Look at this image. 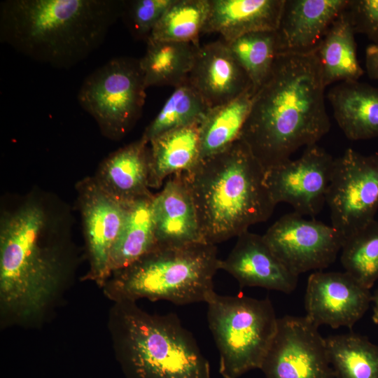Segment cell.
Listing matches in <instances>:
<instances>
[{
  "label": "cell",
  "mask_w": 378,
  "mask_h": 378,
  "mask_svg": "<svg viewBox=\"0 0 378 378\" xmlns=\"http://www.w3.org/2000/svg\"><path fill=\"white\" fill-rule=\"evenodd\" d=\"M53 199L31 194L0 222V298L20 321L37 318L69 270L70 221Z\"/></svg>",
  "instance_id": "cell-1"
},
{
  "label": "cell",
  "mask_w": 378,
  "mask_h": 378,
  "mask_svg": "<svg viewBox=\"0 0 378 378\" xmlns=\"http://www.w3.org/2000/svg\"><path fill=\"white\" fill-rule=\"evenodd\" d=\"M324 85L315 50L279 54L256 92L240 138L266 170L316 145L330 130Z\"/></svg>",
  "instance_id": "cell-2"
},
{
  "label": "cell",
  "mask_w": 378,
  "mask_h": 378,
  "mask_svg": "<svg viewBox=\"0 0 378 378\" xmlns=\"http://www.w3.org/2000/svg\"><path fill=\"white\" fill-rule=\"evenodd\" d=\"M123 0H6L0 42L36 62L68 69L104 43Z\"/></svg>",
  "instance_id": "cell-3"
},
{
  "label": "cell",
  "mask_w": 378,
  "mask_h": 378,
  "mask_svg": "<svg viewBox=\"0 0 378 378\" xmlns=\"http://www.w3.org/2000/svg\"><path fill=\"white\" fill-rule=\"evenodd\" d=\"M183 174L208 244L237 237L267 220L276 205L265 182V169L241 139Z\"/></svg>",
  "instance_id": "cell-4"
},
{
  "label": "cell",
  "mask_w": 378,
  "mask_h": 378,
  "mask_svg": "<svg viewBox=\"0 0 378 378\" xmlns=\"http://www.w3.org/2000/svg\"><path fill=\"white\" fill-rule=\"evenodd\" d=\"M135 301L112 312L115 351L127 378H211L210 365L176 314H150Z\"/></svg>",
  "instance_id": "cell-5"
},
{
  "label": "cell",
  "mask_w": 378,
  "mask_h": 378,
  "mask_svg": "<svg viewBox=\"0 0 378 378\" xmlns=\"http://www.w3.org/2000/svg\"><path fill=\"white\" fill-rule=\"evenodd\" d=\"M216 245L204 241L180 247H157L116 271L112 293L117 301L164 300L183 305L206 302L214 292L220 270Z\"/></svg>",
  "instance_id": "cell-6"
},
{
  "label": "cell",
  "mask_w": 378,
  "mask_h": 378,
  "mask_svg": "<svg viewBox=\"0 0 378 378\" xmlns=\"http://www.w3.org/2000/svg\"><path fill=\"white\" fill-rule=\"evenodd\" d=\"M206 303L223 378H239L260 370L277 330L278 318L270 298L221 295L214 291Z\"/></svg>",
  "instance_id": "cell-7"
},
{
  "label": "cell",
  "mask_w": 378,
  "mask_h": 378,
  "mask_svg": "<svg viewBox=\"0 0 378 378\" xmlns=\"http://www.w3.org/2000/svg\"><path fill=\"white\" fill-rule=\"evenodd\" d=\"M146 89L139 59L120 57L88 75L77 97L80 106L94 118L102 134L118 140L126 135L140 118Z\"/></svg>",
  "instance_id": "cell-8"
},
{
  "label": "cell",
  "mask_w": 378,
  "mask_h": 378,
  "mask_svg": "<svg viewBox=\"0 0 378 378\" xmlns=\"http://www.w3.org/2000/svg\"><path fill=\"white\" fill-rule=\"evenodd\" d=\"M326 204L331 225L344 241L374 220L378 211V153L352 148L335 159Z\"/></svg>",
  "instance_id": "cell-9"
},
{
  "label": "cell",
  "mask_w": 378,
  "mask_h": 378,
  "mask_svg": "<svg viewBox=\"0 0 378 378\" xmlns=\"http://www.w3.org/2000/svg\"><path fill=\"white\" fill-rule=\"evenodd\" d=\"M305 316L278 318L260 370L265 378H334L325 338Z\"/></svg>",
  "instance_id": "cell-10"
},
{
  "label": "cell",
  "mask_w": 378,
  "mask_h": 378,
  "mask_svg": "<svg viewBox=\"0 0 378 378\" xmlns=\"http://www.w3.org/2000/svg\"><path fill=\"white\" fill-rule=\"evenodd\" d=\"M262 237L276 256L298 276L330 266L343 244L332 225L305 219L294 211L282 216Z\"/></svg>",
  "instance_id": "cell-11"
},
{
  "label": "cell",
  "mask_w": 378,
  "mask_h": 378,
  "mask_svg": "<svg viewBox=\"0 0 378 378\" xmlns=\"http://www.w3.org/2000/svg\"><path fill=\"white\" fill-rule=\"evenodd\" d=\"M334 162L316 144L299 158L266 170L265 182L274 203H288L295 213L314 217L326 204Z\"/></svg>",
  "instance_id": "cell-12"
},
{
  "label": "cell",
  "mask_w": 378,
  "mask_h": 378,
  "mask_svg": "<svg viewBox=\"0 0 378 378\" xmlns=\"http://www.w3.org/2000/svg\"><path fill=\"white\" fill-rule=\"evenodd\" d=\"M77 188L90 274L102 284L111 274L110 253L123 227L129 202L109 195L94 177L85 178Z\"/></svg>",
  "instance_id": "cell-13"
},
{
  "label": "cell",
  "mask_w": 378,
  "mask_h": 378,
  "mask_svg": "<svg viewBox=\"0 0 378 378\" xmlns=\"http://www.w3.org/2000/svg\"><path fill=\"white\" fill-rule=\"evenodd\" d=\"M372 300L370 290L347 272L317 271L308 278L305 316L314 325L351 329Z\"/></svg>",
  "instance_id": "cell-14"
},
{
  "label": "cell",
  "mask_w": 378,
  "mask_h": 378,
  "mask_svg": "<svg viewBox=\"0 0 378 378\" xmlns=\"http://www.w3.org/2000/svg\"><path fill=\"white\" fill-rule=\"evenodd\" d=\"M220 270L231 274L242 287H261L289 294L297 287L298 276L276 256L262 235L248 230L237 237L234 246Z\"/></svg>",
  "instance_id": "cell-15"
},
{
  "label": "cell",
  "mask_w": 378,
  "mask_h": 378,
  "mask_svg": "<svg viewBox=\"0 0 378 378\" xmlns=\"http://www.w3.org/2000/svg\"><path fill=\"white\" fill-rule=\"evenodd\" d=\"M188 81L209 108L237 98L252 86L223 40L200 46Z\"/></svg>",
  "instance_id": "cell-16"
},
{
  "label": "cell",
  "mask_w": 378,
  "mask_h": 378,
  "mask_svg": "<svg viewBox=\"0 0 378 378\" xmlns=\"http://www.w3.org/2000/svg\"><path fill=\"white\" fill-rule=\"evenodd\" d=\"M349 0H285L276 31L278 55L316 50Z\"/></svg>",
  "instance_id": "cell-17"
},
{
  "label": "cell",
  "mask_w": 378,
  "mask_h": 378,
  "mask_svg": "<svg viewBox=\"0 0 378 378\" xmlns=\"http://www.w3.org/2000/svg\"><path fill=\"white\" fill-rule=\"evenodd\" d=\"M152 208L157 247H180L203 241L195 206L183 173L167 180L154 195Z\"/></svg>",
  "instance_id": "cell-18"
},
{
  "label": "cell",
  "mask_w": 378,
  "mask_h": 378,
  "mask_svg": "<svg viewBox=\"0 0 378 378\" xmlns=\"http://www.w3.org/2000/svg\"><path fill=\"white\" fill-rule=\"evenodd\" d=\"M149 143L142 136L105 158L94 177L115 199L130 202L152 195L149 186Z\"/></svg>",
  "instance_id": "cell-19"
},
{
  "label": "cell",
  "mask_w": 378,
  "mask_h": 378,
  "mask_svg": "<svg viewBox=\"0 0 378 378\" xmlns=\"http://www.w3.org/2000/svg\"><path fill=\"white\" fill-rule=\"evenodd\" d=\"M284 1L209 0L202 34H219L228 43L250 32L276 30Z\"/></svg>",
  "instance_id": "cell-20"
},
{
  "label": "cell",
  "mask_w": 378,
  "mask_h": 378,
  "mask_svg": "<svg viewBox=\"0 0 378 378\" xmlns=\"http://www.w3.org/2000/svg\"><path fill=\"white\" fill-rule=\"evenodd\" d=\"M328 99L347 139L378 137V88L358 80L340 82L329 90Z\"/></svg>",
  "instance_id": "cell-21"
},
{
  "label": "cell",
  "mask_w": 378,
  "mask_h": 378,
  "mask_svg": "<svg viewBox=\"0 0 378 378\" xmlns=\"http://www.w3.org/2000/svg\"><path fill=\"white\" fill-rule=\"evenodd\" d=\"M200 123L167 131L149 141V186L192 169L200 160Z\"/></svg>",
  "instance_id": "cell-22"
},
{
  "label": "cell",
  "mask_w": 378,
  "mask_h": 378,
  "mask_svg": "<svg viewBox=\"0 0 378 378\" xmlns=\"http://www.w3.org/2000/svg\"><path fill=\"white\" fill-rule=\"evenodd\" d=\"M355 34L345 9L316 48L326 87L337 81H357L364 74L357 57Z\"/></svg>",
  "instance_id": "cell-23"
},
{
  "label": "cell",
  "mask_w": 378,
  "mask_h": 378,
  "mask_svg": "<svg viewBox=\"0 0 378 378\" xmlns=\"http://www.w3.org/2000/svg\"><path fill=\"white\" fill-rule=\"evenodd\" d=\"M255 93L251 86L237 98L209 108L200 123V160L223 151L239 139Z\"/></svg>",
  "instance_id": "cell-24"
},
{
  "label": "cell",
  "mask_w": 378,
  "mask_h": 378,
  "mask_svg": "<svg viewBox=\"0 0 378 378\" xmlns=\"http://www.w3.org/2000/svg\"><path fill=\"white\" fill-rule=\"evenodd\" d=\"M152 194L128 203L122 230L109 257L111 273L122 270L157 248Z\"/></svg>",
  "instance_id": "cell-25"
},
{
  "label": "cell",
  "mask_w": 378,
  "mask_h": 378,
  "mask_svg": "<svg viewBox=\"0 0 378 378\" xmlns=\"http://www.w3.org/2000/svg\"><path fill=\"white\" fill-rule=\"evenodd\" d=\"M139 59L146 88L171 85L176 88L188 80L200 45L170 41L148 40Z\"/></svg>",
  "instance_id": "cell-26"
},
{
  "label": "cell",
  "mask_w": 378,
  "mask_h": 378,
  "mask_svg": "<svg viewBox=\"0 0 378 378\" xmlns=\"http://www.w3.org/2000/svg\"><path fill=\"white\" fill-rule=\"evenodd\" d=\"M325 340L334 378H378V345L353 332Z\"/></svg>",
  "instance_id": "cell-27"
},
{
  "label": "cell",
  "mask_w": 378,
  "mask_h": 378,
  "mask_svg": "<svg viewBox=\"0 0 378 378\" xmlns=\"http://www.w3.org/2000/svg\"><path fill=\"white\" fill-rule=\"evenodd\" d=\"M227 43L256 92L270 76L278 55L276 30L250 32Z\"/></svg>",
  "instance_id": "cell-28"
},
{
  "label": "cell",
  "mask_w": 378,
  "mask_h": 378,
  "mask_svg": "<svg viewBox=\"0 0 378 378\" xmlns=\"http://www.w3.org/2000/svg\"><path fill=\"white\" fill-rule=\"evenodd\" d=\"M209 11V0H174L153 29L148 40L199 45Z\"/></svg>",
  "instance_id": "cell-29"
},
{
  "label": "cell",
  "mask_w": 378,
  "mask_h": 378,
  "mask_svg": "<svg viewBox=\"0 0 378 378\" xmlns=\"http://www.w3.org/2000/svg\"><path fill=\"white\" fill-rule=\"evenodd\" d=\"M209 108L188 80L174 88L158 113L145 129L142 137L149 143L167 131L200 122Z\"/></svg>",
  "instance_id": "cell-30"
},
{
  "label": "cell",
  "mask_w": 378,
  "mask_h": 378,
  "mask_svg": "<svg viewBox=\"0 0 378 378\" xmlns=\"http://www.w3.org/2000/svg\"><path fill=\"white\" fill-rule=\"evenodd\" d=\"M341 250L345 272L370 290L378 280V220L374 219L346 239Z\"/></svg>",
  "instance_id": "cell-31"
},
{
  "label": "cell",
  "mask_w": 378,
  "mask_h": 378,
  "mask_svg": "<svg viewBox=\"0 0 378 378\" xmlns=\"http://www.w3.org/2000/svg\"><path fill=\"white\" fill-rule=\"evenodd\" d=\"M174 1H125L120 18L133 38L146 43L157 23Z\"/></svg>",
  "instance_id": "cell-32"
},
{
  "label": "cell",
  "mask_w": 378,
  "mask_h": 378,
  "mask_svg": "<svg viewBox=\"0 0 378 378\" xmlns=\"http://www.w3.org/2000/svg\"><path fill=\"white\" fill-rule=\"evenodd\" d=\"M346 11L355 33L378 44V0H349Z\"/></svg>",
  "instance_id": "cell-33"
},
{
  "label": "cell",
  "mask_w": 378,
  "mask_h": 378,
  "mask_svg": "<svg viewBox=\"0 0 378 378\" xmlns=\"http://www.w3.org/2000/svg\"><path fill=\"white\" fill-rule=\"evenodd\" d=\"M365 68L369 78L378 80V44L371 43L366 48Z\"/></svg>",
  "instance_id": "cell-34"
},
{
  "label": "cell",
  "mask_w": 378,
  "mask_h": 378,
  "mask_svg": "<svg viewBox=\"0 0 378 378\" xmlns=\"http://www.w3.org/2000/svg\"><path fill=\"white\" fill-rule=\"evenodd\" d=\"M372 319L373 322L378 325V288L374 295H372Z\"/></svg>",
  "instance_id": "cell-35"
}]
</instances>
